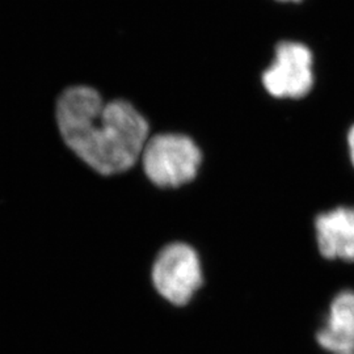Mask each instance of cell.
I'll return each mask as SVG.
<instances>
[{
    "label": "cell",
    "mask_w": 354,
    "mask_h": 354,
    "mask_svg": "<svg viewBox=\"0 0 354 354\" xmlns=\"http://www.w3.org/2000/svg\"><path fill=\"white\" fill-rule=\"evenodd\" d=\"M57 122L66 145L96 172L109 176L138 162L149 140L145 117L124 100L105 102L96 89H66L57 104Z\"/></svg>",
    "instance_id": "1"
},
{
    "label": "cell",
    "mask_w": 354,
    "mask_h": 354,
    "mask_svg": "<svg viewBox=\"0 0 354 354\" xmlns=\"http://www.w3.org/2000/svg\"><path fill=\"white\" fill-rule=\"evenodd\" d=\"M146 176L160 188H176L197 176L203 152L183 134H158L149 138L142 151Z\"/></svg>",
    "instance_id": "2"
},
{
    "label": "cell",
    "mask_w": 354,
    "mask_h": 354,
    "mask_svg": "<svg viewBox=\"0 0 354 354\" xmlns=\"http://www.w3.org/2000/svg\"><path fill=\"white\" fill-rule=\"evenodd\" d=\"M314 53L299 41H281L274 57L261 75L266 92L279 100H299L307 96L315 83Z\"/></svg>",
    "instance_id": "3"
},
{
    "label": "cell",
    "mask_w": 354,
    "mask_h": 354,
    "mask_svg": "<svg viewBox=\"0 0 354 354\" xmlns=\"http://www.w3.org/2000/svg\"><path fill=\"white\" fill-rule=\"evenodd\" d=\"M152 281L156 290L171 304H188L203 283V269L197 253L181 243L165 247L153 264Z\"/></svg>",
    "instance_id": "4"
},
{
    "label": "cell",
    "mask_w": 354,
    "mask_h": 354,
    "mask_svg": "<svg viewBox=\"0 0 354 354\" xmlns=\"http://www.w3.org/2000/svg\"><path fill=\"white\" fill-rule=\"evenodd\" d=\"M315 234L326 259L354 261V207L339 206L317 215Z\"/></svg>",
    "instance_id": "5"
},
{
    "label": "cell",
    "mask_w": 354,
    "mask_h": 354,
    "mask_svg": "<svg viewBox=\"0 0 354 354\" xmlns=\"http://www.w3.org/2000/svg\"><path fill=\"white\" fill-rule=\"evenodd\" d=\"M317 342L333 354L354 352V291H342L330 304L326 324L317 330Z\"/></svg>",
    "instance_id": "6"
},
{
    "label": "cell",
    "mask_w": 354,
    "mask_h": 354,
    "mask_svg": "<svg viewBox=\"0 0 354 354\" xmlns=\"http://www.w3.org/2000/svg\"><path fill=\"white\" fill-rule=\"evenodd\" d=\"M346 146H348V153H349V159H351V163L354 167V124L351 127V129L348 130V134H346Z\"/></svg>",
    "instance_id": "7"
},
{
    "label": "cell",
    "mask_w": 354,
    "mask_h": 354,
    "mask_svg": "<svg viewBox=\"0 0 354 354\" xmlns=\"http://www.w3.org/2000/svg\"><path fill=\"white\" fill-rule=\"evenodd\" d=\"M281 3H301L302 0H279Z\"/></svg>",
    "instance_id": "8"
},
{
    "label": "cell",
    "mask_w": 354,
    "mask_h": 354,
    "mask_svg": "<svg viewBox=\"0 0 354 354\" xmlns=\"http://www.w3.org/2000/svg\"><path fill=\"white\" fill-rule=\"evenodd\" d=\"M345 354H354V352H353V353H345Z\"/></svg>",
    "instance_id": "9"
}]
</instances>
